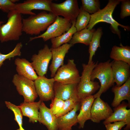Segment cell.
<instances>
[{"label": "cell", "mask_w": 130, "mask_h": 130, "mask_svg": "<svg viewBox=\"0 0 130 130\" xmlns=\"http://www.w3.org/2000/svg\"><path fill=\"white\" fill-rule=\"evenodd\" d=\"M121 0H109L106 6L96 13L91 15V18L86 28L91 30L97 24L100 22H105L111 25L112 32L118 35L121 38L120 31L118 26H120L125 30H129L128 26L121 25L113 18L112 14L115 8L121 2Z\"/></svg>", "instance_id": "obj_1"}, {"label": "cell", "mask_w": 130, "mask_h": 130, "mask_svg": "<svg viewBox=\"0 0 130 130\" xmlns=\"http://www.w3.org/2000/svg\"><path fill=\"white\" fill-rule=\"evenodd\" d=\"M57 16L43 11L22 19L23 32L31 35H38L44 31L55 21Z\"/></svg>", "instance_id": "obj_2"}, {"label": "cell", "mask_w": 130, "mask_h": 130, "mask_svg": "<svg viewBox=\"0 0 130 130\" xmlns=\"http://www.w3.org/2000/svg\"><path fill=\"white\" fill-rule=\"evenodd\" d=\"M96 78L99 80L100 85L98 91L93 95L95 99L100 97L103 93L114 84V78L110 60L98 63L94 68L91 72V79L94 81Z\"/></svg>", "instance_id": "obj_3"}, {"label": "cell", "mask_w": 130, "mask_h": 130, "mask_svg": "<svg viewBox=\"0 0 130 130\" xmlns=\"http://www.w3.org/2000/svg\"><path fill=\"white\" fill-rule=\"evenodd\" d=\"M98 63V61L95 63L93 61L90 64H83L82 65L83 70L77 87V95L80 101L92 95L100 88L98 82L91 79L92 72Z\"/></svg>", "instance_id": "obj_4"}, {"label": "cell", "mask_w": 130, "mask_h": 130, "mask_svg": "<svg viewBox=\"0 0 130 130\" xmlns=\"http://www.w3.org/2000/svg\"><path fill=\"white\" fill-rule=\"evenodd\" d=\"M7 22L0 26V42L18 40L23 32L22 19L21 14L16 13L7 16Z\"/></svg>", "instance_id": "obj_5"}, {"label": "cell", "mask_w": 130, "mask_h": 130, "mask_svg": "<svg viewBox=\"0 0 130 130\" xmlns=\"http://www.w3.org/2000/svg\"><path fill=\"white\" fill-rule=\"evenodd\" d=\"M80 76L73 59H68L66 64H64L57 70L53 78L55 81L67 84H78Z\"/></svg>", "instance_id": "obj_6"}, {"label": "cell", "mask_w": 130, "mask_h": 130, "mask_svg": "<svg viewBox=\"0 0 130 130\" xmlns=\"http://www.w3.org/2000/svg\"><path fill=\"white\" fill-rule=\"evenodd\" d=\"M72 22L64 18L57 16L55 21L48 27L45 32L39 35L30 37L29 41L39 38H42L44 41H46L59 36L69 29Z\"/></svg>", "instance_id": "obj_7"}, {"label": "cell", "mask_w": 130, "mask_h": 130, "mask_svg": "<svg viewBox=\"0 0 130 130\" xmlns=\"http://www.w3.org/2000/svg\"><path fill=\"white\" fill-rule=\"evenodd\" d=\"M52 0H26L22 3H15L13 9L7 13V16L19 13L30 15L36 14L32 11L40 10L51 12L50 6Z\"/></svg>", "instance_id": "obj_8"}, {"label": "cell", "mask_w": 130, "mask_h": 130, "mask_svg": "<svg viewBox=\"0 0 130 130\" xmlns=\"http://www.w3.org/2000/svg\"><path fill=\"white\" fill-rule=\"evenodd\" d=\"M50 7L54 15L62 16L72 22L76 20L80 10L77 0H66L59 3L52 2Z\"/></svg>", "instance_id": "obj_9"}, {"label": "cell", "mask_w": 130, "mask_h": 130, "mask_svg": "<svg viewBox=\"0 0 130 130\" xmlns=\"http://www.w3.org/2000/svg\"><path fill=\"white\" fill-rule=\"evenodd\" d=\"M12 82L19 94L23 97L24 102H34L38 97L34 81L18 74L14 75Z\"/></svg>", "instance_id": "obj_10"}, {"label": "cell", "mask_w": 130, "mask_h": 130, "mask_svg": "<svg viewBox=\"0 0 130 130\" xmlns=\"http://www.w3.org/2000/svg\"><path fill=\"white\" fill-rule=\"evenodd\" d=\"M52 59L51 49L45 44L37 54L33 55L31 58L32 65L39 76H45L47 73L49 63Z\"/></svg>", "instance_id": "obj_11"}, {"label": "cell", "mask_w": 130, "mask_h": 130, "mask_svg": "<svg viewBox=\"0 0 130 130\" xmlns=\"http://www.w3.org/2000/svg\"><path fill=\"white\" fill-rule=\"evenodd\" d=\"M37 94L42 101L52 100L54 98L53 85L55 81L53 78H48L45 76H38L34 81Z\"/></svg>", "instance_id": "obj_12"}, {"label": "cell", "mask_w": 130, "mask_h": 130, "mask_svg": "<svg viewBox=\"0 0 130 130\" xmlns=\"http://www.w3.org/2000/svg\"><path fill=\"white\" fill-rule=\"evenodd\" d=\"M113 111L108 104L100 98L95 99L91 109L90 119L94 123H99L105 120L112 114Z\"/></svg>", "instance_id": "obj_13"}, {"label": "cell", "mask_w": 130, "mask_h": 130, "mask_svg": "<svg viewBox=\"0 0 130 130\" xmlns=\"http://www.w3.org/2000/svg\"><path fill=\"white\" fill-rule=\"evenodd\" d=\"M73 46L65 43L55 48H51L52 60L49 67L52 78L54 77L58 69L64 64V60L66 54Z\"/></svg>", "instance_id": "obj_14"}, {"label": "cell", "mask_w": 130, "mask_h": 130, "mask_svg": "<svg viewBox=\"0 0 130 130\" xmlns=\"http://www.w3.org/2000/svg\"><path fill=\"white\" fill-rule=\"evenodd\" d=\"M111 66L115 83L117 86H120L130 78V65L122 61L114 60Z\"/></svg>", "instance_id": "obj_15"}, {"label": "cell", "mask_w": 130, "mask_h": 130, "mask_svg": "<svg viewBox=\"0 0 130 130\" xmlns=\"http://www.w3.org/2000/svg\"><path fill=\"white\" fill-rule=\"evenodd\" d=\"M128 104L123 102L115 108L111 115L103 122L104 124L116 121H122L125 122L126 126L124 130H129L130 129V110L127 109Z\"/></svg>", "instance_id": "obj_16"}, {"label": "cell", "mask_w": 130, "mask_h": 130, "mask_svg": "<svg viewBox=\"0 0 130 130\" xmlns=\"http://www.w3.org/2000/svg\"><path fill=\"white\" fill-rule=\"evenodd\" d=\"M57 117L41 101L39 110L38 120L48 130H58Z\"/></svg>", "instance_id": "obj_17"}, {"label": "cell", "mask_w": 130, "mask_h": 130, "mask_svg": "<svg viewBox=\"0 0 130 130\" xmlns=\"http://www.w3.org/2000/svg\"><path fill=\"white\" fill-rule=\"evenodd\" d=\"M78 84H65L55 81L53 85L54 98L64 101L77 96V87Z\"/></svg>", "instance_id": "obj_18"}, {"label": "cell", "mask_w": 130, "mask_h": 130, "mask_svg": "<svg viewBox=\"0 0 130 130\" xmlns=\"http://www.w3.org/2000/svg\"><path fill=\"white\" fill-rule=\"evenodd\" d=\"M112 91L114 94V98L111 104L113 107H117L122 101L125 100L128 101L129 106H130V78L122 85L113 86Z\"/></svg>", "instance_id": "obj_19"}, {"label": "cell", "mask_w": 130, "mask_h": 130, "mask_svg": "<svg viewBox=\"0 0 130 130\" xmlns=\"http://www.w3.org/2000/svg\"><path fill=\"white\" fill-rule=\"evenodd\" d=\"M80 103L67 114L57 117L58 130H71L78 123L77 111L80 109Z\"/></svg>", "instance_id": "obj_20"}, {"label": "cell", "mask_w": 130, "mask_h": 130, "mask_svg": "<svg viewBox=\"0 0 130 130\" xmlns=\"http://www.w3.org/2000/svg\"><path fill=\"white\" fill-rule=\"evenodd\" d=\"M94 99L93 95H91L80 101V112L77 116L79 129L83 128L86 122L90 119L91 108Z\"/></svg>", "instance_id": "obj_21"}, {"label": "cell", "mask_w": 130, "mask_h": 130, "mask_svg": "<svg viewBox=\"0 0 130 130\" xmlns=\"http://www.w3.org/2000/svg\"><path fill=\"white\" fill-rule=\"evenodd\" d=\"M18 74L34 81L38 77L31 63L25 58H17L14 61Z\"/></svg>", "instance_id": "obj_22"}, {"label": "cell", "mask_w": 130, "mask_h": 130, "mask_svg": "<svg viewBox=\"0 0 130 130\" xmlns=\"http://www.w3.org/2000/svg\"><path fill=\"white\" fill-rule=\"evenodd\" d=\"M41 101L39 100L37 102H24L19 105L23 116L28 117L30 122L34 123L38 121L39 107Z\"/></svg>", "instance_id": "obj_23"}, {"label": "cell", "mask_w": 130, "mask_h": 130, "mask_svg": "<svg viewBox=\"0 0 130 130\" xmlns=\"http://www.w3.org/2000/svg\"><path fill=\"white\" fill-rule=\"evenodd\" d=\"M120 47L113 46L110 55V58L114 60L124 62L130 65V47L123 46L122 43Z\"/></svg>", "instance_id": "obj_24"}, {"label": "cell", "mask_w": 130, "mask_h": 130, "mask_svg": "<svg viewBox=\"0 0 130 130\" xmlns=\"http://www.w3.org/2000/svg\"><path fill=\"white\" fill-rule=\"evenodd\" d=\"M95 31L94 28L90 30L85 28L80 31L77 32L73 34L69 43L73 45L76 43H81L89 46Z\"/></svg>", "instance_id": "obj_25"}, {"label": "cell", "mask_w": 130, "mask_h": 130, "mask_svg": "<svg viewBox=\"0 0 130 130\" xmlns=\"http://www.w3.org/2000/svg\"><path fill=\"white\" fill-rule=\"evenodd\" d=\"M76 20L72 22L71 26L67 32L59 36L51 39V48H57L63 44L69 43L72 39L73 34L77 32L75 27Z\"/></svg>", "instance_id": "obj_26"}, {"label": "cell", "mask_w": 130, "mask_h": 130, "mask_svg": "<svg viewBox=\"0 0 130 130\" xmlns=\"http://www.w3.org/2000/svg\"><path fill=\"white\" fill-rule=\"evenodd\" d=\"M102 28H98L94 33L89 45L88 50L89 53V59L88 64H90L93 61L92 58L95 55L96 52L98 47H100V41L103 34Z\"/></svg>", "instance_id": "obj_27"}, {"label": "cell", "mask_w": 130, "mask_h": 130, "mask_svg": "<svg viewBox=\"0 0 130 130\" xmlns=\"http://www.w3.org/2000/svg\"><path fill=\"white\" fill-rule=\"evenodd\" d=\"M80 9V12L76 19L75 24L77 32L85 28L88 24L91 18V15L84 10L81 6Z\"/></svg>", "instance_id": "obj_28"}, {"label": "cell", "mask_w": 130, "mask_h": 130, "mask_svg": "<svg viewBox=\"0 0 130 130\" xmlns=\"http://www.w3.org/2000/svg\"><path fill=\"white\" fill-rule=\"evenodd\" d=\"M80 102L77 96L64 101L62 109L56 115V117H58L68 113L74 109Z\"/></svg>", "instance_id": "obj_29"}, {"label": "cell", "mask_w": 130, "mask_h": 130, "mask_svg": "<svg viewBox=\"0 0 130 130\" xmlns=\"http://www.w3.org/2000/svg\"><path fill=\"white\" fill-rule=\"evenodd\" d=\"M81 2L82 8L89 14H94L100 9L99 0H82Z\"/></svg>", "instance_id": "obj_30"}, {"label": "cell", "mask_w": 130, "mask_h": 130, "mask_svg": "<svg viewBox=\"0 0 130 130\" xmlns=\"http://www.w3.org/2000/svg\"><path fill=\"white\" fill-rule=\"evenodd\" d=\"M5 103L7 107L13 112L14 115V119L17 122L19 127H22L23 115L19 106H16L7 101H5Z\"/></svg>", "instance_id": "obj_31"}, {"label": "cell", "mask_w": 130, "mask_h": 130, "mask_svg": "<svg viewBox=\"0 0 130 130\" xmlns=\"http://www.w3.org/2000/svg\"><path fill=\"white\" fill-rule=\"evenodd\" d=\"M22 44L21 42L17 44L13 49L7 54H3L0 52V68L6 59H9L16 56H20L21 55V49Z\"/></svg>", "instance_id": "obj_32"}, {"label": "cell", "mask_w": 130, "mask_h": 130, "mask_svg": "<svg viewBox=\"0 0 130 130\" xmlns=\"http://www.w3.org/2000/svg\"><path fill=\"white\" fill-rule=\"evenodd\" d=\"M64 101L58 98H54L52 100L50 108L51 112L56 115L62 109Z\"/></svg>", "instance_id": "obj_33"}, {"label": "cell", "mask_w": 130, "mask_h": 130, "mask_svg": "<svg viewBox=\"0 0 130 130\" xmlns=\"http://www.w3.org/2000/svg\"><path fill=\"white\" fill-rule=\"evenodd\" d=\"M121 10L120 17L121 19L130 15V1L121 0Z\"/></svg>", "instance_id": "obj_34"}, {"label": "cell", "mask_w": 130, "mask_h": 130, "mask_svg": "<svg viewBox=\"0 0 130 130\" xmlns=\"http://www.w3.org/2000/svg\"><path fill=\"white\" fill-rule=\"evenodd\" d=\"M15 4L11 0H0V10L8 13L13 9Z\"/></svg>", "instance_id": "obj_35"}, {"label": "cell", "mask_w": 130, "mask_h": 130, "mask_svg": "<svg viewBox=\"0 0 130 130\" xmlns=\"http://www.w3.org/2000/svg\"><path fill=\"white\" fill-rule=\"evenodd\" d=\"M113 124L111 123L104 124L106 130H120L126 125V123L123 121H116Z\"/></svg>", "instance_id": "obj_36"}, {"label": "cell", "mask_w": 130, "mask_h": 130, "mask_svg": "<svg viewBox=\"0 0 130 130\" xmlns=\"http://www.w3.org/2000/svg\"><path fill=\"white\" fill-rule=\"evenodd\" d=\"M11 1L13 3H15L18 1L19 0H11Z\"/></svg>", "instance_id": "obj_37"}, {"label": "cell", "mask_w": 130, "mask_h": 130, "mask_svg": "<svg viewBox=\"0 0 130 130\" xmlns=\"http://www.w3.org/2000/svg\"><path fill=\"white\" fill-rule=\"evenodd\" d=\"M17 130H25V129L23 128V127L19 128Z\"/></svg>", "instance_id": "obj_38"}, {"label": "cell", "mask_w": 130, "mask_h": 130, "mask_svg": "<svg viewBox=\"0 0 130 130\" xmlns=\"http://www.w3.org/2000/svg\"><path fill=\"white\" fill-rule=\"evenodd\" d=\"M5 23V22L3 21H0V26Z\"/></svg>", "instance_id": "obj_39"}]
</instances>
